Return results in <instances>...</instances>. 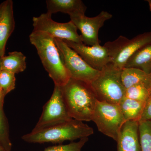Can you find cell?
Wrapping results in <instances>:
<instances>
[{
	"label": "cell",
	"mask_w": 151,
	"mask_h": 151,
	"mask_svg": "<svg viewBox=\"0 0 151 151\" xmlns=\"http://www.w3.org/2000/svg\"><path fill=\"white\" fill-rule=\"evenodd\" d=\"M149 75V85L150 86V89L151 90V72Z\"/></svg>",
	"instance_id": "83f0119b"
},
{
	"label": "cell",
	"mask_w": 151,
	"mask_h": 151,
	"mask_svg": "<svg viewBox=\"0 0 151 151\" xmlns=\"http://www.w3.org/2000/svg\"><path fill=\"white\" fill-rule=\"evenodd\" d=\"M4 97L0 89V109H3Z\"/></svg>",
	"instance_id": "d4e9b609"
},
{
	"label": "cell",
	"mask_w": 151,
	"mask_h": 151,
	"mask_svg": "<svg viewBox=\"0 0 151 151\" xmlns=\"http://www.w3.org/2000/svg\"><path fill=\"white\" fill-rule=\"evenodd\" d=\"M0 151H8L4 147L1 142H0Z\"/></svg>",
	"instance_id": "4316f807"
},
{
	"label": "cell",
	"mask_w": 151,
	"mask_h": 151,
	"mask_svg": "<svg viewBox=\"0 0 151 151\" xmlns=\"http://www.w3.org/2000/svg\"><path fill=\"white\" fill-rule=\"evenodd\" d=\"M31 43L35 47L42 63L55 85L63 86L70 78L57 46L54 38L41 32L33 31L29 36Z\"/></svg>",
	"instance_id": "7a4b0ae2"
},
{
	"label": "cell",
	"mask_w": 151,
	"mask_h": 151,
	"mask_svg": "<svg viewBox=\"0 0 151 151\" xmlns=\"http://www.w3.org/2000/svg\"><path fill=\"white\" fill-rule=\"evenodd\" d=\"M26 57L21 52H9L1 58V69L16 74L23 72L26 68Z\"/></svg>",
	"instance_id": "e0dca14e"
},
{
	"label": "cell",
	"mask_w": 151,
	"mask_h": 151,
	"mask_svg": "<svg viewBox=\"0 0 151 151\" xmlns=\"http://www.w3.org/2000/svg\"><path fill=\"white\" fill-rule=\"evenodd\" d=\"M52 15L46 13L32 19L33 31L47 33L54 38L80 43L82 42L77 28L71 21L59 23L52 19Z\"/></svg>",
	"instance_id": "9c48e42d"
},
{
	"label": "cell",
	"mask_w": 151,
	"mask_h": 151,
	"mask_svg": "<svg viewBox=\"0 0 151 151\" xmlns=\"http://www.w3.org/2000/svg\"><path fill=\"white\" fill-rule=\"evenodd\" d=\"M122 71L111 63L100 70L98 77L90 84L97 100L119 104L125 97L126 89L122 84Z\"/></svg>",
	"instance_id": "277c9868"
},
{
	"label": "cell",
	"mask_w": 151,
	"mask_h": 151,
	"mask_svg": "<svg viewBox=\"0 0 151 151\" xmlns=\"http://www.w3.org/2000/svg\"><path fill=\"white\" fill-rule=\"evenodd\" d=\"M151 43V31L129 39L121 35L113 41L104 45L108 49L111 63L119 69L125 67L129 58L143 47Z\"/></svg>",
	"instance_id": "5b68a950"
},
{
	"label": "cell",
	"mask_w": 151,
	"mask_h": 151,
	"mask_svg": "<svg viewBox=\"0 0 151 151\" xmlns=\"http://www.w3.org/2000/svg\"><path fill=\"white\" fill-rule=\"evenodd\" d=\"M94 134V130L83 122L72 119L37 132H32L22 137L23 140L29 143L51 142L61 144L88 137Z\"/></svg>",
	"instance_id": "3957f363"
},
{
	"label": "cell",
	"mask_w": 151,
	"mask_h": 151,
	"mask_svg": "<svg viewBox=\"0 0 151 151\" xmlns=\"http://www.w3.org/2000/svg\"><path fill=\"white\" fill-rule=\"evenodd\" d=\"M121 78L122 84L126 89L142 83L147 84L149 86V74L138 68H124L122 69Z\"/></svg>",
	"instance_id": "ac0fdd59"
},
{
	"label": "cell",
	"mask_w": 151,
	"mask_h": 151,
	"mask_svg": "<svg viewBox=\"0 0 151 151\" xmlns=\"http://www.w3.org/2000/svg\"><path fill=\"white\" fill-rule=\"evenodd\" d=\"M124 68H134L147 74H150L151 72V43L143 47L134 53L127 60Z\"/></svg>",
	"instance_id": "9a60e30c"
},
{
	"label": "cell",
	"mask_w": 151,
	"mask_h": 151,
	"mask_svg": "<svg viewBox=\"0 0 151 151\" xmlns=\"http://www.w3.org/2000/svg\"><path fill=\"white\" fill-rule=\"evenodd\" d=\"M142 151H151V121L139 122Z\"/></svg>",
	"instance_id": "ffe728a7"
},
{
	"label": "cell",
	"mask_w": 151,
	"mask_h": 151,
	"mask_svg": "<svg viewBox=\"0 0 151 151\" xmlns=\"http://www.w3.org/2000/svg\"><path fill=\"white\" fill-rule=\"evenodd\" d=\"M15 75L9 71L0 70V89L4 97L15 88Z\"/></svg>",
	"instance_id": "44dd1931"
},
{
	"label": "cell",
	"mask_w": 151,
	"mask_h": 151,
	"mask_svg": "<svg viewBox=\"0 0 151 151\" xmlns=\"http://www.w3.org/2000/svg\"><path fill=\"white\" fill-rule=\"evenodd\" d=\"M139 127L137 121H128L124 123L116 142L117 151H142Z\"/></svg>",
	"instance_id": "7c38bea8"
},
{
	"label": "cell",
	"mask_w": 151,
	"mask_h": 151,
	"mask_svg": "<svg viewBox=\"0 0 151 151\" xmlns=\"http://www.w3.org/2000/svg\"><path fill=\"white\" fill-rule=\"evenodd\" d=\"M5 5V1L0 4V19H1L3 11Z\"/></svg>",
	"instance_id": "484cf974"
},
{
	"label": "cell",
	"mask_w": 151,
	"mask_h": 151,
	"mask_svg": "<svg viewBox=\"0 0 151 151\" xmlns=\"http://www.w3.org/2000/svg\"><path fill=\"white\" fill-rule=\"evenodd\" d=\"M72 119L65 108L60 86L55 85L51 97L44 106L41 116L32 132L40 131Z\"/></svg>",
	"instance_id": "ba28073f"
},
{
	"label": "cell",
	"mask_w": 151,
	"mask_h": 151,
	"mask_svg": "<svg viewBox=\"0 0 151 151\" xmlns=\"http://www.w3.org/2000/svg\"><path fill=\"white\" fill-rule=\"evenodd\" d=\"M60 88L69 116L82 122L92 121L97 99L90 84L70 78Z\"/></svg>",
	"instance_id": "6da1fadb"
},
{
	"label": "cell",
	"mask_w": 151,
	"mask_h": 151,
	"mask_svg": "<svg viewBox=\"0 0 151 151\" xmlns=\"http://www.w3.org/2000/svg\"><path fill=\"white\" fill-rule=\"evenodd\" d=\"M145 1L148 4L149 8H150V11L151 12V0H146Z\"/></svg>",
	"instance_id": "f1b7e54d"
},
{
	"label": "cell",
	"mask_w": 151,
	"mask_h": 151,
	"mask_svg": "<svg viewBox=\"0 0 151 151\" xmlns=\"http://www.w3.org/2000/svg\"><path fill=\"white\" fill-rule=\"evenodd\" d=\"M98 131L117 142L121 129L126 122L119 104L97 100L92 119Z\"/></svg>",
	"instance_id": "8992f818"
},
{
	"label": "cell",
	"mask_w": 151,
	"mask_h": 151,
	"mask_svg": "<svg viewBox=\"0 0 151 151\" xmlns=\"http://www.w3.org/2000/svg\"><path fill=\"white\" fill-rule=\"evenodd\" d=\"M148 121H151V92L145 104L142 117L139 122Z\"/></svg>",
	"instance_id": "cb8c5ba5"
},
{
	"label": "cell",
	"mask_w": 151,
	"mask_h": 151,
	"mask_svg": "<svg viewBox=\"0 0 151 151\" xmlns=\"http://www.w3.org/2000/svg\"><path fill=\"white\" fill-rule=\"evenodd\" d=\"M113 17V15L106 11H102L99 14L93 17L85 15L70 17L77 29L81 32L82 43L88 46L100 44L98 33L104 26L105 22Z\"/></svg>",
	"instance_id": "30bf717a"
},
{
	"label": "cell",
	"mask_w": 151,
	"mask_h": 151,
	"mask_svg": "<svg viewBox=\"0 0 151 151\" xmlns=\"http://www.w3.org/2000/svg\"><path fill=\"white\" fill-rule=\"evenodd\" d=\"M145 103L124 97L119 104L125 122L140 120Z\"/></svg>",
	"instance_id": "2e32d148"
},
{
	"label": "cell",
	"mask_w": 151,
	"mask_h": 151,
	"mask_svg": "<svg viewBox=\"0 0 151 151\" xmlns=\"http://www.w3.org/2000/svg\"><path fill=\"white\" fill-rule=\"evenodd\" d=\"M1 69V58H0V70Z\"/></svg>",
	"instance_id": "f546056e"
},
{
	"label": "cell",
	"mask_w": 151,
	"mask_h": 151,
	"mask_svg": "<svg viewBox=\"0 0 151 151\" xmlns=\"http://www.w3.org/2000/svg\"><path fill=\"white\" fill-rule=\"evenodd\" d=\"M88 139V137L80 139L77 142L67 145L51 146L46 148L43 151H81Z\"/></svg>",
	"instance_id": "603a6c76"
},
{
	"label": "cell",
	"mask_w": 151,
	"mask_h": 151,
	"mask_svg": "<svg viewBox=\"0 0 151 151\" xmlns=\"http://www.w3.org/2000/svg\"><path fill=\"white\" fill-rule=\"evenodd\" d=\"M14 28L13 2L12 0H6L0 19V58L5 56L7 42Z\"/></svg>",
	"instance_id": "5bb4252c"
},
{
	"label": "cell",
	"mask_w": 151,
	"mask_h": 151,
	"mask_svg": "<svg viewBox=\"0 0 151 151\" xmlns=\"http://www.w3.org/2000/svg\"><path fill=\"white\" fill-rule=\"evenodd\" d=\"M0 142L7 150L11 151L12 144L9 138V124L3 109H0Z\"/></svg>",
	"instance_id": "7402d4cb"
},
{
	"label": "cell",
	"mask_w": 151,
	"mask_h": 151,
	"mask_svg": "<svg viewBox=\"0 0 151 151\" xmlns=\"http://www.w3.org/2000/svg\"><path fill=\"white\" fill-rule=\"evenodd\" d=\"M54 40L70 78L90 84L98 77L100 71L91 67L62 40Z\"/></svg>",
	"instance_id": "52a82bcc"
},
{
	"label": "cell",
	"mask_w": 151,
	"mask_h": 151,
	"mask_svg": "<svg viewBox=\"0 0 151 151\" xmlns=\"http://www.w3.org/2000/svg\"><path fill=\"white\" fill-rule=\"evenodd\" d=\"M69 47L72 48L91 67L100 71L111 63L108 49L100 44L88 46L82 42L77 43L66 40H63Z\"/></svg>",
	"instance_id": "8fae6325"
},
{
	"label": "cell",
	"mask_w": 151,
	"mask_h": 151,
	"mask_svg": "<svg viewBox=\"0 0 151 151\" xmlns=\"http://www.w3.org/2000/svg\"><path fill=\"white\" fill-rule=\"evenodd\" d=\"M151 92V89L147 84L144 83H139L126 89L125 97L145 103Z\"/></svg>",
	"instance_id": "d6986e66"
},
{
	"label": "cell",
	"mask_w": 151,
	"mask_h": 151,
	"mask_svg": "<svg viewBox=\"0 0 151 151\" xmlns=\"http://www.w3.org/2000/svg\"><path fill=\"white\" fill-rule=\"evenodd\" d=\"M46 4L48 13H63L70 17L85 15L87 9L81 0H47Z\"/></svg>",
	"instance_id": "4fadbf2b"
}]
</instances>
